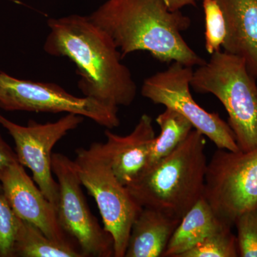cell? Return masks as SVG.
<instances>
[{
	"label": "cell",
	"mask_w": 257,
	"mask_h": 257,
	"mask_svg": "<svg viewBox=\"0 0 257 257\" xmlns=\"http://www.w3.org/2000/svg\"><path fill=\"white\" fill-rule=\"evenodd\" d=\"M24 167L16 161L0 172L2 191L12 209L18 218L35 225L51 239L70 241L61 228L55 207Z\"/></svg>",
	"instance_id": "obj_11"
},
{
	"label": "cell",
	"mask_w": 257,
	"mask_h": 257,
	"mask_svg": "<svg viewBox=\"0 0 257 257\" xmlns=\"http://www.w3.org/2000/svg\"><path fill=\"white\" fill-rule=\"evenodd\" d=\"M18 217L0 191V257H14Z\"/></svg>",
	"instance_id": "obj_21"
},
{
	"label": "cell",
	"mask_w": 257,
	"mask_h": 257,
	"mask_svg": "<svg viewBox=\"0 0 257 257\" xmlns=\"http://www.w3.org/2000/svg\"><path fill=\"white\" fill-rule=\"evenodd\" d=\"M181 220L144 207L134 221L124 257L163 256Z\"/></svg>",
	"instance_id": "obj_14"
},
{
	"label": "cell",
	"mask_w": 257,
	"mask_h": 257,
	"mask_svg": "<svg viewBox=\"0 0 257 257\" xmlns=\"http://www.w3.org/2000/svg\"><path fill=\"white\" fill-rule=\"evenodd\" d=\"M256 79L242 59L221 50L199 66L191 79V87L196 92L213 94L221 101L242 152L257 147Z\"/></svg>",
	"instance_id": "obj_4"
},
{
	"label": "cell",
	"mask_w": 257,
	"mask_h": 257,
	"mask_svg": "<svg viewBox=\"0 0 257 257\" xmlns=\"http://www.w3.org/2000/svg\"><path fill=\"white\" fill-rule=\"evenodd\" d=\"M205 19V49L209 55L221 50L226 35L224 13L216 0H203Z\"/></svg>",
	"instance_id": "obj_19"
},
{
	"label": "cell",
	"mask_w": 257,
	"mask_h": 257,
	"mask_svg": "<svg viewBox=\"0 0 257 257\" xmlns=\"http://www.w3.org/2000/svg\"><path fill=\"white\" fill-rule=\"evenodd\" d=\"M224 13V52L242 59L257 79V0H216Z\"/></svg>",
	"instance_id": "obj_13"
},
{
	"label": "cell",
	"mask_w": 257,
	"mask_h": 257,
	"mask_svg": "<svg viewBox=\"0 0 257 257\" xmlns=\"http://www.w3.org/2000/svg\"><path fill=\"white\" fill-rule=\"evenodd\" d=\"M204 135L193 130L170 155L147 168L128 192L142 207L181 219L204 196L207 160Z\"/></svg>",
	"instance_id": "obj_3"
},
{
	"label": "cell",
	"mask_w": 257,
	"mask_h": 257,
	"mask_svg": "<svg viewBox=\"0 0 257 257\" xmlns=\"http://www.w3.org/2000/svg\"><path fill=\"white\" fill-rule=\"evenodd\" d=\"M16 161H18L16 152L5 141L0 134V172L7 166ZM0 191H2L1 184H0Z\"/></svg>",
	"instance_id": "obj_22"
},
{
	"label": "cell",
	"mask_w": 257,
	"mask_h": 257,
	"mask_svg": "<svg viewBox=\"0 0 257 257\" xmlns=\"http://www.w3.org/2000/svg\"><path fill=\"white\" fill-rule=\"evenodd\" d=\"M0 108L5 111L80 115L106 128L120 124L118 108L93 98L77 97L55 83L15 78L0 72Z\"/></svg>",
	"instance_id": "obj_7"
},
{
	"label": "cell",
	"mask_w": 257,
	"mask_h": 257,
	"mask_svg": "<svg viewBox=\"0 0 257 257\" xmlns=\"http://www.w3.org/2000/svg\"><path fill=\"white\" fill-rule=\"evenodd\" d=\"M156 121L161 133L154 140L147 169L175 151L194 128L192 123L183 115L170 108H166L159 114Z\"/></svg>",
	"instance_id": "obj_17"
},
{
	"label": "cell",
	"mask_w": 257,
	"mask_h": 257,
	"mask_svg": "<svg viewBox=\"0 0 257 257\" xmlns=\"http://www.w3.org/2000/svg\"><path fill=\"white\" fill-rule=\"evenodd\" d=\"M164 2L171 11H178L189 5H196V0H164Z\"/></svg>",
	"instance_id": "obj_23"
},
{
	"label": "cell",
	"mask_w": 257,
	"mask_h": 257,
	"mask_svg": "<svg viewBox=\"0 0 257 257\" xmlns=\"http://www.w3.org/2000/svg\"><path fill=\"white\" fill-rule=\"evenodd\" d=\"M74 162L82 186L97 204L104 229L114 239V256L124 257L134 221L143 207L116 178L102 143L77 149Z\"/></svg>",
	"instance_id": "obj_5"
},
{
	"label": "cell",
	"mask_w": 257,
	"mask_h": 257,
	"mask_svg": "<svg viewBox=\"0 0 257 257\" xmlns=\"http://www.w3.org/2000/svg\"><path fill=\"white\" fill-rule=\"evenodd\" d=\"M47 25L50 32L44 50L75 64L80 76L78 87L84 96L114 107L133 104L136 83L105 31L89 16L77 15L50 19Z\"/></svg>",
	"instance_id": "obj_1"
},
{
	"label": "cell",
	"mask_w": 257,
	"mask_h": 257,
	"mask_svg": "<svg viewBox=\"0 0 257 257\" xmlns=\"http://www.w3.org/2000/svg\"><path fill=\"white\" fill-rule=\"evenodd\" d=\"M89 17L109 35L122 59L136 51H147L166 63L193 67L207 62L182 37L190 27V18L180 10L171 11L164 0H106Z\"/></svg>",
	"instance_id": "obj_2"
},
{
	"label": "cell",
	"mask_w": 257,
	"mask_h": 257,
	"mask_svg": "<svg viewBox=\"0 0 257 257\" xmlns=\"http://www.w3.org/2000/svg\"><path fill=\"white\" fill-rule=\"evenodd\" d=\"M84 116L67 114L55 122L40 124L30 120L27 126L13 122L0 114V124L13 139L18 162L30 169L32 179L44 195L57 208L58 183L52 170V150L70 131L78 127Z\"/></svg>",
	"instance_id": "obj_10"
},
{
	"label": "cell",
	"mask_w": 257,
	"mask_h": 257,
	"mask_svg": "<svg viewBox=\"0 0 257 257\" xmlns=\"http://www.w3.org/2000/svg\"><path fill=\"white\" fill-rule=\"evenodd\" d=\"M52 170L58 183L56 212L61 228L73 238L84 256H114V239L89 209L74 161L54 153Z\"/></svg>",
	"instance_id": "obj_8"
},
{
	"label": "cell",
	"mask_w": 257,
	"mask_h": 257,
	"mask_svg": "<svg viewBox=\"0 0 257 257\" xmlns=\"http://www.w3.org/2000/svg\"><path fill=\"white\" fill-rule=\"evenodd\" d=\"M231 227H225L209 235L180 257L239 256L237 238Z\"/></svg>",
	"instance_id": "obj_18"
},
{
	"label": "cell",
	"mask_w": 257,
	"mask_h": 257,
	"mask_svg": "<svg viewBox=\"0 0 257 257\" xmlns=\"http://www.w3.org/2000/svg\"><path fill=\"white\" fill-rule=\"evenodd\" d=\"M102 143L106 156L116 178L124 186L133 183L147 169L156 138L151 116L142 115L133 131L126 136L105 130Z\"/></svg>",
	"instance_id": "obj_12"
},
{
	"label": "cell",
	"mask_w": 257,
	"mask_h": 257,
	"mask_svg": "<svg viewBox=\"0 0 257 257\" xmlns=\"http://www.w3.org/2000/svg\"><path fill=\"white\" fill-rule=\"evenodd\" d=\"M192 67L177 62L166 70L144 81L142 95L154 104L174 109L192 123L194 130L211 140L218 149L239 151L234 133L218 113L209 112L198 104L190 92Z\"/></svg>",
	"instance_id": "obj_9"
},
{
	"label": "cell",
	"mask_w": 257,
	"mask_h": 257,
	"mask_svg": "<svg viewBox=\"0 0 257 257\" xmlns=\"http://www.w3.org/2000/svg\"><path fill=\"white\" fill-rule=\"evenodd\" d=\"M84 257L70 241L51 239L35 225L18 218L14 257Z\"/></svg>",
	"instance_id": "obj_16"
},
{
	"label": "cell",
	"mask_w": 257,
	"mask_h": 257,
	"mask_svg": "<svg viewBox=\"0 0 257 257\" xmlns=\"http://www.w3.org/2000/svg\"><path fill=\"white\" fill-rule=\"evenodd\" d=\"M239 256L257 257V204L236 217Z\"/></svg>",
	"instance_id": "obj_20"
},
{
	"label": "cell",
	"mask_w": 257,
	"mask_h": 257,
	"mask_svg": "<svg viewBox=\"0 0 257 257\" xmlns=\"http://www.w3.org/2000/svg\"><path fill=\"white\" fill-rule=\"evenodd\" d=\"M204 197L224 224L257 204V147L248 152L218 149L208 162Z\"/></svg>",
	"instance_id": "obj_6"
},
{
	"label": "cell",
	"mask_w": 257,
	"mask_h": 257,
	"mask_svg": "<svg viewBox=\"0 0 257 257\" xmlns=\"http://www.w3.org/2000/svg\"><path fill=\"white\" fill-rule=\"evenodd\" d=\"M225 227L230 226L219 219L203 196L181 219L163 256L180 257L209 235Z\"/></svg>",
	"instance_id": "obj_15"
}]
</instances>
